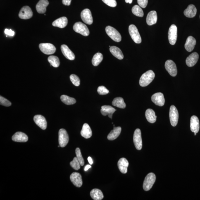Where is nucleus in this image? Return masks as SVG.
<instances>
[{"mask_svg":"<svg viewBox=\"0 0 200 200\" xmlns=\"http://www.w3.org/2000/svg\"><path fill=\"white\" fill-rule=\"evenodd\" d=\"M132 11V13L136 16L140 17H142L144 16V12H143L142 8L138 5H135L133 7Z\"/></svg>","mask_w":200,"mask_h":200,"instance_id":"obj_37","label":"nucleus"},{"mask_svg":"<svg viewBox=\"0 0 200 200\" xmlns=\"http://www.w3.org/2000/svg\"><path fill=\"white\" fill-rule=\"evenodd\" d=\"M33 16V12L28 6L22 7L19 14V16L20 19L27 20L31 18Z\"/></svg>","mask_w":200,"mask_h":200,"instance_id":"obj_13","label":"nucleus"},{"mask_svg":"<svg viewBox=\"0 0 200 200\" xmlns=\"http://www.w3.org/2000/svg\"><path fill=\"white\" fill-rule=\"evenodd\" d=\"M103 59V56L102 53H97L95 54L92 59V63L94 66H98Z\"/></svg>","mask_w":200,"mask_h":200,"instance_id":"obj_34","label":"nucleus"},{"mask_svg":"<svg viewBox=\"0 0 200 200\" xmlns=\"http://www.w3.org/2000/svg\"><path fill=\"white\" fill-rule=\"evenodd\" d=\"M170 118L171 125L175 127L178 123L179 113L176 107L174 105L170 106Z\"/></svg>","mask_w":200,"mask_h":200,"instance_id":"obj_8","label":"nucleus"},{"mask_svg":"<svg viewBox=\"0 0 200 200\" xmlns=\"http://www.w3.org/2000/svg\"><path fill=\"white\" fill-rule=\"evenodd\" d=\"M90 195L91 198L94 200H101L104 198L102 192L98 189H92L90 192Z\"/></svg>","mask_w":200,"mask_h":200,"instance_id":"obj_32","label":"nucleus"},{"mask_svg":"<svg viewBox=\"0 0 200 200\" xmlns=\"http://www.w3.org/2000/svg\"><path fill=\"white\" fill-rule=\"evenodd\" d=\"M109 50L110 52L115 57L120 60L123 59V55L120 48L115 46H112L110 48Z\"/></svg>","mask_w":200,"mask_h":200,"instance_id":"obj_30","label":"nucleus"},{"mask_svg":"<svg viewBox=\"0 0 200 200\" xmlns=\"http://www.w3.org/2000/svg\"><path fill=\"white\" fill-rule=\"evenodd\" d=\"M12 139L16 142H25L28 140V138L26 134L22 132H17L12 137Z\"/></svg>","mask_w":200,"mask_h":200,"instance_id":"obj_20","label":"nucleus"},{"mask_svg":"<svg viewBox=\"0 0 200 200\" xmlns=\"http://www.w3.org/2000/svg\"><path fill=\"white\" fill-rule=\"evenodd\" d=\"M177 27L175 25H172L169 29L168 39L170 44L174 45L177 42Z\"/></svg>","mask_w":200,"mask_h":200,"instance_id":"obj_10","label":"nucleus"},{"mask_svg":"<svg viewBox=\"0 0 200 200\" xmlns=\"http://www.w3.org/2000/svg\"><path fill=\"white\" fill-rule=\"evenodd\" d=\"M196 44V39L192 36H189L186 41L184 47L187 51L191 52L194 50Z\"/></svg>","mask_w":200,"mask_h":200,"instance_id":"obj_25","label":"nucleus"},{"mask_svg":"<svg viewBox=\"0 0 200 200\" xmlns=\"http://www.w3.org/2000/svg\"><path fill=\"white\" fill-rule=\"evenodd\" d=\"M48 61L51 64V66L58 68L60 65L59 59L58 57L55 56H51L48 58Z\"/></svg>","mask_w":200,"mask_h":200,"instance_id":"obj_36","label":"nucleus"},{"mask_svg":"<svg viewBox=\"0 0 200 200\" xmlns=\"http://www.w3.org/2000/svg\"><path fill=\"white\" fill-rule=\"evenodd\" d=\"M81 18L84 23L91 25L93 23V20L92 13L88 9H86L81 13Z\"/></svg>","mask_w":200,"mask_h":200,"instance_id":"obj_12","label":"nucleus"},{"mask_svg":"<svg viewBox=\"0 0 200 200\" xmlns=\"http://www.w3.org/2000/svg\"><path fill=\"white\" fill-rule=\"evenodd\" d=\"M121 127H114L113 129L109 134L108 139L109 140L113 141L116 139L120 136L121 132Z\"/></svg>","mask_w":200,"mask_h":200,"instance_id":"obj_29","label":"nucleus"},{"mask_svg":"<svg viewBox=\"0 0 200 200\" xmlns=\"http://www.w3.org/2000/svg\"><path fill=\"white\" fill-rule=\"evenodd\" d=\"M165 68L171 76H176L177 74V66L175 62L172 60H169L166 62L165 63Z\"/></svg>","mask_w":200,"mask_h":200,"instance_id":"obj_11","label":"nucleus"},{"mask_svg":"<svg viewBox=\"0 0 200 200\" xmlns=\"http://www.w3.org/2000/svg\"><path fill=\"white\" fill-rule=\"evenodd\" d=\"M69 138L68 133L65 129H60L59 132V144L60 147H65L68 144Z\"/></svg>","mask_w":200,"mask_h":200,"instance_id":"obj_6","label":"nucleus"},{"mask_svg":"<svg viewBox=\"0 0 200 200\" xmlns=\"http://www.w3.org/2000/svg\"><path fill=\"white\" fill-rule=\"evenodd\" d=\"M156 179L155 175L153 173H150L146 176L143 186V189L145 191H149L152 188L155 182Z\"/></svg>","mask_w":200,"mask_h":200,"instance_id":"obj_2","label":"nucleus"},{"mask_svg":"<svg viewBox=\"0 0 200 200\" xmlns=\"http://www.w3.org/2000/svg\"><path fill=\"white\" fill-rule=\"evenodd\" d=\"M61 50L62 53L66 58L71 61L75 59V55L66 45H62L61 46Z\"/></svg>","mask_w":200,"mask_h":200,"instance_id":"obj_19","label":"nucleus"},{"mask_svg":"<svg viewBox=\"0 0 200 200\" xmlns=\"http://www.w3.org/2000/svg\"><path fill=\"white\" fill-rule=\"evenodd\" d=\"M133 140L134 146H135L136 149L138 150H141L142 149V142L140 129H137L134 131Z\"/></svg>","mask_w":200,"mask_h":200,"instance_id":"obj_9","label":"nucleus"},{"mask_svg":"<svg viewBox=\"0 0 200 200\" xmlns=\"http://www.w3.org/2000/svg\"><path fill=\"white\" fill-rule=\"evenodd\" d=\"M73 29L75 32L78 33L85 37L89 35V31L85 24L81 22H77L74 24Z\"/></svg>","mask_w":200,"mask_h":200,"instance_id":"obj_5","label":"nucleus"},{"mask_svg":"<svg viewBox=\"0 0 200 200\" xmlns=\"http://www.w3.org/2000/svg\"><path fill=\"white\" fill-rule=\"evenodd\" d=\"M5 33L6 34V35L10 36H13L15 34L14 32L11 29H5Z\"/></svg>","mask_w":200,"mask_h":200,"instance_id":"obj_45","label":"nucleus"},{"mask_svg":"<svg viewBox=\"0 0 200 200\" xmlns=\"http://www.w3.org/2000/svg\"><path fill=\"white\" fill-rule=\"evenodd\" d=\"M70 80L74 85L78 87L80 85V80L77 75L72 74L70 77Z\"/></svg>","mask_w":200,"mask_h":200,"instance_id":"obj_40","label":"nucleus"},{"mask_svg":"<svg viewBox=\"0 0 200 200\" xmlns=\"http://www.w3.org/2000/svg\"><path fill=\"white\" fill-rule=\"evenodd\" d=\"M98 92L100 95H105L109 93V91L104 86H100L98 88L97 90Z\"/></svg>","mask_w":200,"mask_h":200,"instance_id":"obj_41","label":"nucleus"},{"mask_svg":"<svg viewBox=\"0 0 200 200\" xmlns=\"http://www.w3.org/2000/svg\"><path fill=\"white\" fill-rule=\"evenodd\" d=\"M70 180L74 185L80 188L82 185V177L80 174L77 172H73L70 176Z\"/></svg>","mask_w":200,"mask_h":200,"instance_id":"obj_15","label":"nucleus"},{"mask_svg":"<svg viewBox=\"0 0 200 200\" xmlns=\"http://www.w3.org/2000/svg\"><path fill=\"white\" fill-rule=\"evenodd\" d=\"M125 1L127 3H129L131 4L133 0H125Z\"/></svg>","mask_w":200,"mask_h":200,"instance_id":"obj_49","label":"nucleus"},{"mask_svg":"<svg viewBox=\"0 0 200 200\" xmlns=\"http://www.w3.org/2000/svg\"><path fill=\"white\" fill-rule=\"evenodd\" d=\"M155 77V74L152 70H149L144 73L139 80L140 85L142 87H145L152 81Z\"/></svg>","mask_w":200,"mask_h":200,"instance_id":"obj_1","label":"nucleus"},{"mask_svg":"<svg viewBox=\"0 0 200 200\" xmlns=\"http://www.w3.org/2000/svg\"><path fill=\"white\" fill-rule=\"evenodd\" d=\"M34 120L37 125L43 130L47 127V122L44 116L41 115H36L34 117Z\"/></svg>","mask_w":200,"mask_h":200,"instance_id":"obj_16","label":"nucleus"},{"mask_svg":"<svg viewBox=\"0 0 200 200\" xmlns=\"http://www.w3.org/2000/svg\"><path fill=\"white\" fill-rule=\"evenodd\" d=\"M138 4L141 7L145 8L147 6L148 0H137Z\"/></svg>","mask_w":200,"mask_h":200,"instance_id":"obj_44","label":"nucleus"},{"mask_svg":"<svg viewBox=\"0 0 200 200\" xmlns=\"http://www.w3.org/2000/svg\"><path fill=\"white\" fill-rule=\"evenodd\" d=\"M199 57L197 53L194 52L191 54L186 59V63L187 66L190 67L194 66L197 63Z\"/></svg>","mask_w":200,"mask_h":200,"instance_id":"obj_18","label":"nucleus"},{"mask_svg":"<svg viewBox=\"0 0 200 200\" xmlns=\"http://www.w3.org/2000/svg\"><path fill=\"white\" fill-rule=\"evenodd\" d=\"M75 153L76 154L77 158L80 163L81 166H83L84 163V160L83 158L82 157L80 149L79 148H76L75 150Z\"/></svg>","mask_w":200,"mask_h":200,"instance_id":"obj_38","label":"nucleus"},{"mask_svg":"<svg viewBox=\"0 0 200 200\" xmlns=\"http://www.w3.org/2000/svg\"><path fill=\"white\" fill-rule=\"evenodd\" d=\"M129 32L133 40L136 44H140L142 42V39L138 30L135 25H131L129 27Z\"/></svg>","mask_w":200,"mask_h":200,"instance_id":"obj_4","label":"nucleus"},{"mask_svg":"<svg viewBox=\"0 0 200 200\" xmlns=\"http://www.w3.org/2000/svg\"><path fill=\"white\" fill-rule=\"evenodd\" d=\"M70 164L72 168L75 170H78L80 168L81 165L77 157L73 158V161L70 162Z\"/></svg>","mask_w":200,"mask_h":200,"instance_id":"obj_39","label":"nucleus"},{"mask_svg":"<svg viewBox=\"0 0 200 200\" xmlns=\"http://www.w3.org/2000/svg\"><path fill=\"white\" fill-rule=\"evenodd\" d=\"M145 116L148 122L150 123H153L156 121L157 116L155 113L152 109H148L146 110L145 112Z\"/></svg>","mask_w":200,"mask_h":200,"instance_id":"obj_31","label":"nucleus"},{"mask_svg":"<svg viewBox=\"0 0 200 200\" xmlns=\"http://www.w3.org/2000/svg\"><path fill=\"white\" fill-rule=\"evenodd\" d=\"M68 19L65 17L57 19L53 22L52 25L55 27H57L61 28H63L66 27L68 24Z\"/></svg>","mask_w":200,"mask_h":200,"instance_id":"obj_28","label":"nucleus"},{"mask_svg":"<svg viewBox=\"0 0 200 200\" xmlns=\"http://www.w3.org/2000/svg\"></svg>","mask_w":200,"mask_h":200,"instance_id":"obj_51","label":"nucleus"},{"mask_svg":"<svg viewBox=\"0 0 200 200\" xmlns=\"http://www.w3.org/2000/svg\"><path fill=\"white\" fill-rule=\"evenodd\" d=\"M190 128L191 131L197 134L199 131L200 128L199 121L196 116H192L191 119Z\"/></svg>","mask_w":200,"mask_h":200,"instance_id":"obj_17","label":"nucleus"},{"mask_svg":"<svg viewBox=\"0 0 200 200\" xmlns=\"http://www.w3.org/2000/svg\"><path fill=\"white\" fill-rule=\"evenodd\" d=\"M39 48L42 52L46 55H52L56 51V48L53 45L49 43H42L39 45Z\"/></svg>","mask_w":200,"mask_h":200,"instance_id":"obj_7","label":"nucleus"},{"mask_svg":"<svg viewBox=\"0 0 200 200\" xmlns=\"http://www.w3.org/2000/svg\"><path fill=\"white\" fill-rule=\"evenodd\" d=\"M116 111L114 108L109 105H104L102 106L101 113L103 116L108 115L109 117L112 119L113 113Z\"/></svg>","mask_w":200,"mask_h":200,"instance_id":"obj_21","label":"nucleus"},{"mask_svg":"<svg viewBox=\"0 0 200 200\" xmlns=\"http://www.w3.org/2000/svg\"><path fill=\"white\" fill-rule=\"evenodd\" d=\"M194 135L195 136H196V133H194Z\"/></svg>","mask_w":200,"mask_h":200,"instance_id":"obj_50","label":"nucleus"},{"mask_svg":"<svg viewBox=\"0 0 200 200\" xmlns=\"http://www.w3.org/2000/svg\"><path fill=\"white\" fill-rule=\"evenodd\" d=\"M197 9L194 5H190L188 6L187 9L184 10V15L189 18H194L196 15Z\"/></svg>","mask_w":200,"mask_h":200,"instance_id":"obj_26","label":"nucleus"},{"mask_svg":"<svg viewBox=\"0 0 200 200\" xmlns=\"http://www.w3.org/2000/svg\"><path fill=\"white\" fill-rule=\"evenodd\" d=\"M0 104L3 106L8 107L11 106V103L8 100L1 96H0Z\"/></svg>","mask_w":200,"mask_h":200,"instance_id":"obj_42","label":"nucleus"},{"mask_svg":"<svg viewBox=\"0 0 200 200\" xmlns=\"http://www.w3.org/2000/svg\"><path fill=\"white\" fill-rule=\"evenodd\" d=\"M72 0H62V2L65 5L69 6L70 5Z\"/></svg>","mask_w":200,"mask_h":200,"instance_id":"obj_46","label":"nucleus"},{"mask_svg":"<svg viewBox=\"0 0 200 200\" xmlns=\"http://www.w3.org/2000/svg\"><path fill=\"white\" fill-rule=\"evenodd\" d=\"M105 30L108 35L115 42H119L121 41V36L116 29L108 26L106 27Z\"/></svg>","mask_w":200,"mask_h":200,"instance_id":"obj_3","label":"nucleus"},{"mask_svg":"<svg viewBox=\"0 0 200 200\" xmlns=\"http://www.w3.org/2000/svg\"><path fill=\"white\" fill-rule=\"evenodd\" d=\"M157 19V14L156 11H151L148 13L146 17V23L149 26L154 25L156 23Z\"/></svg>","mask_w":200,"mask_h":200,"instance_id":"obj_24","label":"nucleus"},{"mask_svg":"<svg viewBox=\"0 0 200 200\" xmlns=\"http://www.w3.org/2000/svg\"><path fill=\"white\" fill-rule=\"evenodd\" d=\"M118 166L119 170L122 173H126L127 171V167L129 166V162L126 159L122 158L119 160Z\"/></svg>","mask_w":200,"mask_h":200,"instance_id":"obj_23","label":"nucleus"},{"mask_svg":"<svg viewBox=\"0 0 200 200\" xmlns=\"http://www.w3.org/2000/svg\"><path fill=\"white\" fill-rule=\"evenodd\" d=\"M88 161L89 162L90 165H92L93 163L92 159V158L91 157L89 156L88 158Z\"/></svg>","mask_w":200,"mask_h":200,"instance_id":"obj_48","label":"nucleus"},{"mask_svg":"<svg viewBox=\"0 0 200 200\" xmlns=\"http://www.w3.org/2000/svg\"><path fill=\"white\" fill-rule=\"evenodd\" d=\"M49 4L48 0H40L36 5V9L38 12L41 14L45 13L46 7Z\"/></svg>","mask_w":200,"mask_h":200,"instance_id":"obj_22","label":"nucleus"},{"mask_svg":"<svg viewBox=\"0 0 200 200\" xmlns=\"http://www.w3.org/2000/svg\"><path fill=\"white\" fill-rule=\"evenodd\" d=\"M112 104L114 106L121 109L125 108L126 106L123 99L121 97L115 98L112 102Z\"/></svg>","mask_w":200,"mask_h":200,"instance_id":"obj_33","label":"nucleus"},{"mask_svg":"<svg viewBox=\"0 0 200 200\" xmlns=\"http://www.w3.org/2000/svg\"><path fill=\"white\" fill-rule=\"evenodd\" d=\"M103 2L111 7H115L117 5L116 0H102Z\"/></svg>","mask_w":200,"mask_h":200,"instance_id":"obj_43","label":"nucleus"},{"mask_svg":"<svg viewBox=\"0 0 200 200\" xmlns=\"http://www.w3.org/2000/svg\"><path fill=\"white\" fill-rule=\"evenodd\" d=\"M81 135L85 139H89L92 136V131L88 124L84 123L82 129L80 132Z\"/></svg>","mask_w":200,"mask_h":200,"instance_id":"obj_27","label":"nucleus"},{"mask_svg":"<svg viewBox=\"0 0 200 200\" xmlns=\"http://www.w3.org/2000/svg\"><path fill=\"white\" fill-rule=\"evenodd\" d=\"M91 168V166L90 165H86V166L84 167V171H87L88 170H89V168Z\"/></svg>","mask_w":200,"mask_h":200,"instance_id":"obj_47","label":"nucleus"},{"mask_svg":"<svg viewBox=\"0 0 200 200\" xmlns=\"http://www.w3.org/2000/svg\"><path fill=\"white\" fill-rule=\"evenodd\" d=\"M61 101L67 105H72L76 102V100L75 98L70 97L65 95H63L61 97Z\"/></svg>","mask_w":200,"mask_h":200,"instance_id":"obj_35","label":"nucleus"},{"mask_svg":"<svg viewBox=\"0 0 200 200\" xmlns=\"http://www.w3.org/2000/svg\"><path fill=\"white\" fill-rule=\"evenodd\" d=\"M151 99L157 105L162 106L165 104V99L162 93L158 92L153 94L152 96Z\"/></svg>","mask_w":200,"mask_h":200,"instance_id":"obj_14","label":"nucleus"}]
</instances>
